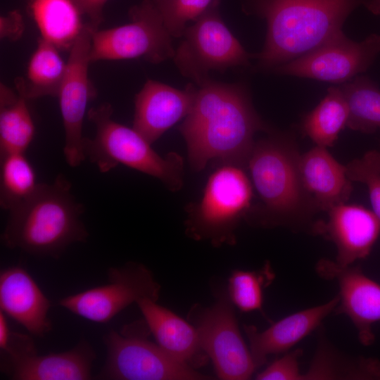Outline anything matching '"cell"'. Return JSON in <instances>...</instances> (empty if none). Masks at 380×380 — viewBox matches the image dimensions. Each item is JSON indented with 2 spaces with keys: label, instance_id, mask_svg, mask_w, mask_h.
Returning a JSON list of instances; mask_svg holds the SVG:
<instances>
[{
  "label": "cell",
  "instance_id": "11",
  "mask_svg": "<svg viewBox=\"0 0 380 380\" xmlns=\"http://www.w3.org/2000/svg\"><path fill=\"white\" fill-rule=\"evenodd\" d=\"M96 353L81 339L72 349L39 355L27 334L11 331L5 350L1 351V372L13 380H89Z\"/></svg>",
  "mask_w": 380,
  "mask_h": 380
},
{
  "label": "cell",
  "instance_id": "34",
  "mask_svg": "<svg viewBox=\"0 0 380 380\" xmlns=\"http://www.w3.org/2000/svg\"><path fill=\"white\" fill-rule=\"evenodd\" d=\"M1 38L15 40L20 37L24 30V24L21 14L13 11L0 19Z\"/></svg>",
  "mask_w": 380,
  "mask_h": 380
},
{
  "label": "cell",
  "instance_id": "25",
  "mask_svg": "<svg viewBox=\"0 0 380 380\" xmlns=\"http://www.w3.org/2000/svg\"><path fill=\"white\" fill-rule=\"evenodd\" d=\"M27 99L1 85L0 155L25 153L31 144L35 127Z\"/></svg>",
  "mask_w": 380,
  "mask_h": 380
},
{
  "label": "cell",
  "instance_id": "29",
  "mask_svg": "<svg viewBox=\"0 0 380 380\" xmlns=\"http://www.w3.org/2000/svg\"><path fill=\"white\" fill-rule=\"evenodd\" d=\"M269 263L255 271L235 270L228 282V296L241 311H262L263 290L274 279Z\"/></svg>",
  "mask_w": 380,
  "mask_h": 380
},
{
  "label": "cell",
  "instance_id": "21",
  "mask_svg": "<svg viewBox=\"0 0 380 380\" xmlns=\"http://www.w3.org/2000/svg\"><path fill=\"white\" fill-rule=\"evenodd\" d=\"M304 186L318 211L327 212L349 199L353 186L346 165L340 164L327 148L316 146L300 158Z\"/></svg>",
  "mask_w": 380,
  "mask_h": 380
},
{
  "label": "cell",
  "instance_id": "5",
  "mask_svg": "<svg viewBox=\"0 0 380 380\" xmlns=\"http://www.w3.org/2000/svg\"><path fill=\"white\" fill-rule=\"evenodd\" d=\"M113 111L108 103L88 110L96 134L93 139L84 138L85 158L102 173L122 164L158 179L171 191L180 190L184 180L182 157L174 151L160 156L133 127L115 121Z\"/></svg>",
  "mask_w": 380,
  "mask_h": 380
},
{
  "label": "cell",
  "instance_id": "6",
  "mask_svg": "<svg viewBox=\"0 0 380 380\" xmlns=\"http://www.w3.org/2000/svg\"><path fill=\"white\" fill-rule=\"evenodd\" d=\"M252 198L251 181L244 167L222 163L209 177L200 201L187 207L186 232L215 246L233 244L234 231L249 213Z\"/></svg>",
  "mask_w": 380,
  "mask_h": 380
},
{
  "label": "cell",
  "instance_id": "2",
  "mask_svg": "<svg viewBox=\"0 0 380 380\" xmlns=\"http://www.w3.org/2000/svg\"><path fill=\"white\" fill-rule=\"evenodd\" d=\"M83 211L69 180L58 175L51 183H39L27 199L8 211L1 241L32 255L58 258L71 244L87 241Z\"/></svg>",
  "mask_w": 380,
  "mask_h": 380
},
{
  "label": "cell",
  "instance_id": "26",
  "mask_svg": "<svg viewBox=\"0 0 380 380\" xmlns=\"http://www.w3.org/2000/svg\"><path fill=\"white\" fill-rule=\"evenodd\" d=\"M349 108L340 87H331L320 103L304 118L303 130L316 144L333 146L340 132L347 127Z\"/></svg>",
  "mask_w": 380,
  "mask_h": 380
},
{
  "label": "cell",
  "instance_id": "17",
  "mask_svg": "<svg viewBox=\"0 0 380 380\" xmlns=\"http://www.w3.org/2000/svg\"><path fill=\"white\" fill-rule=\"evenodd\" d=\"M196 92L192 84L179 90L148 80L136 95L132 127L152 144L189 113Z\"/></svg>",
  "mask_w": 380,
  "mask_h": 380
},
{
  "label": "cell",
  "instance_id": "35",
  "mask_svg": "<svg viewBox=\"0 0 380 380\" xmlns=\"http://www.w3.org/2000/svg\"><path fill=\"white\" fill-rule=\"evenodd\" d=\"M11 331L6 314L0 310V350L6 349L8 343Z\"/></svg>",
  "mask_w": 380,
  "mask_h": 380
},
{
  "label": "cell",
  "instance_id": "3",
  "mask_svg": "<svg viewBox=\"0 0 380 380\" xmlns=\"http://www.w3.org/2000/svg\"><path fill=\"white\" fill-rule=\"evenodd\" d=\"M300 158L291 134L272 130L255 141L247 167L262 202L257 213L260 224L300 227L318 212L302 181Z\"/></svg>",
  "mask_w": 380,
  "mask_h": 380
},
{
  "label": "cell",
  "instance_id": "12",
  "mask_svg": "<svg viewBox=\"0 0 380 380\" xmlns=\"http://www.w3.org/2000/svg\"><path fill=\"white\" fill-rule=\"evenodd\" d=\"M88 23L70 47L65 75L57 96L62 116L66 163L77 167L86 159L82 127L87 106L96 92L89 77L91 34Z\"/></svg>",
  "mask_w": 380,
  "mask_h": 380
},
{
  "label": "cell",
  "instance_id": "14",
  "mask_svg": "<svg viewBox=\"0 0 380 380\" xmlns=\"http://www.w3.org/2000/svg\"><path fill=\"white\" fill-rule=\"evenodd\" d=\"M195 327L220 379L245 380L252 376L257 367L241 335L228 294L223 292L213 305L202 310Z\"/></svg>",
  "mask_w": 380,
  "mask_h": 380
},
{
  "label": "cell",
  "instance_id": "28",
  "mask_svg": "<svg viewBox=\"0 0 380 380\" xmlns=\"http://www.w3.org/2000/svg\"><path fill=\"white\" fill-rule=\"evenodd\" d=\"M0 179V205L8 211L27 199L39 184L25 153L1 156Z\"/></svg>",
  "mask_w": 380,
  "mask_h": 380
},
{
  "label": "cell",
  "instance_id": "30",
  "mask_svg": "<svg viewBox=\"0 0 380 380\" xmlns=\"http://www.w3.org/2000/svg\"><path fill=\"white\" fill-rule=\"evenodd\" d=\"M167 32L182 37L186 23L196 20L212 5L213 0H153Z\"/></svg>",
  "mask_w": 380,
  "mask_h": 380
},
{
  "label": "cell",
  "instance_id": "22",
  "mask_svg": "<svg viewBox=\"0 0 380 380\" xmlns=\"http://www.w3.org/2000/svg\"><path fill=\"white\" fill-rule=\"evenodd\" d=\"M30 9L41 38L59 49H70L85 26L72 0H30Z\"/></svg>",
  "mask_w": 380,
  "mask_h": 380
},
{
  "label": "cell",
  "instance_id": "16",
  "mask_svg": "<svg viewBox=\"0 0 380 380\" xmlns=\"http://www.w3.org/2000/svg\"><path fill=\"white\" fill-rule=\"evenodd\" d=\"M327 219L311 229L336 246V262L342 266L366 258L380 235V220L363 206L342 203L327 212Z\"/></svg>",
  "mask_w": 380,
  "mask_h": 380
},
{
  "label": "cell",
  "instance_id": "23",
  "mask_svg": "<svg viewBox=\"0 0 380 380\" xmlns=\"http://www.w3.org/2000/svg\"><path fill=\"white\" fill-rule=\"evenodd\" d=\"M329 379L380 380V360L343 355L319 336L312 361L301 380Z\"/></svg>",
  "mask_w": 380,
  "mask_h": 380
},
{
  "label": "cell",
  "instance_id": "13",
  "mask_svg": "<svg viewBox=\"0 0 380 380\" xmlns=\"http://www.w3.org/2000/svg\"><path fill=\"white\" fill-rule=\"evenodd\" d=\"M379 53V35L373 34L363 41L355 42L342 32L272 70L282 75L343 84L366 71Z\"/></svg>",
  "mask_w": 380,
  "mask_h": 380
},
{
  "label": "cell",
  "instance_id": "32",
  "mask_svg": "<svg viewBox=\"0 0 380 380\" xmlns=\"http://www.w3.org/2000/svg\"><path fill=\"white\" fill-rule=\"evenodd\" d=\"M302 353L300 349L287 352L258 374L255 379L301 380L303 373L299 367V357Z\"/></svg>",
  "mask_w": 380,
  "mask_h": 380
},
{
  "label": "cell",
  "instance_id": "27",
  "mask_svg": "<svg viewBox=\"0 0 380 380\" xmlns=\"http://www.w3.org/2000/svg\"><path fill=\"white\" fill-rule=\"evenodd\" d=\"M340 88L349 108L347 127L367 134L380 130V89L376 84L358 75Z\"/></svg>",
  "mask_w": 380,
  "mask_h": 380
},
{
  "label": "cell",
  "instance_id": "8",
  "mask_svg": "<svg viewBox=\"0 0 380 380\" xmlns=\"http://www.w3.org/2000/svg\"><path fill=\"white\" fill-rule=\"evenodd\" d=\"M173 58L181 73L196 84L210 79L212 70L249 65V54L211 5L196 23L186 27Z\"/></svg>",
  "mask_w": 380,
  "mask_h": 380
},
{
  "label": "cell",
  "instance_id": "36",
  "mask_svg": "<svg viewBox=\"0 0 380 380\" xmlns=\"http://www.w3.org/2000/svg\"><path fill=\"white\" fill-rule=\"evenodd\" d=\"M365 4L371 12L380 15V0H369L365 2Z\"/></svg>",
  "mask_w": 380,
  "mask_h": 380
},
{
  "label": "cell",
  "instance_id": "7",
  "mask_svg": "<svg viewBox=\"0 0 380 380\" xmlns=\"http://www.w3.org/2000/svg\"><path fill=\"white\" fill-rule=\"evenodd\" d=\"M127 325L118 332L109 331L103 337L107 358L97 379L108 380H203L211 379L177 360L158 343L146 337L147 324Z\"/></svg>",
  "mask_w": 380,
  "mask_h": 380
},
{
  "label": "cell",
  "instance_id": "4",
  "mask_svg": "<svg viewBox=\"0 0 380 380\" xmlns=\"http://www.w3.org/2000/svg\"><path fill=\"white\" fill-rule=\"evenodd\" d=\"M362 1L260 0L267 32L263 49L255 56L260 66L273 69L340 34L348 15Z\"/></svg>",
  "mask_w": 380,
  "mask_h": 380
},
{
  "label": "cell",
  "instance_id": "20",
  "mask_svg": "<svg viewBox=\"0 0 380 380\" xmlns=\"http://www.w3.org/2000/svg\"><path fill=\"white\" fill-rule=\"evenodd\" d=\"M156 301L146 298L136 304L157 343L170 356L194 369L203 366L209 357L196 327Z\"/></svg>",
  "mask_w": 380,
  "mask_h": 380
},
{
  "label": "cell",
  "instance_id": "24",
  "mask_svg": "<svg viewBox=\"0 0 380 380\" xmlns=\"http://www.w3.org/2000/svg\"><path fill=\"white\" fill-rule=\"evenodd\" d=\"M58 48L40 38L27 65L25 78L15 81L16 91L27 100L57 97L66 69Z\"/></svg>",
  "mask_w": 380,
  "mask_h": 380
},
{
  "label": "cell",
  "instance_id": "18",
  "mask_svg": "<svg viewBox=\"0 0 380 380\" xmlns=\"http://www.w3.org/2000/svg\"><path fill=\"white\" fill-rule=\"evenodd\" d=\"M51 304L28 271L21 265L0 272V310L30 334L44 337L52 329Z\"/></svg>",
  "mask_w": 380,
  "mask_h": 380
},
{
  "label": "cell",
  "instance_id": "15",
  "mask_svg": "<svg viewBox=\"0 0 380 380\" xmlns=\"http://www.w3.org/2000/svg\"><path fill=\"white\" fill-rule=\"evenodd\" d=\"M316 270L320 277L337 282L339 302L336 312L350 318L362 345H372L375 340L372 327L380 321V284L359 266H342L327 259L320 260Z\"/></svg>",
  "mask_w": 380,
  "mask_h": 380
},
{
  "label": "cell",
  "instance_id": "1",
  "mask_svg": "<svg viewBox=\"0 0 380 380\" xmlns=\"http://www.w3.org/2000/svg\"><path fill=\"white\" fill-rule=\"evenodd\" d=\"M197 85L193 106L179 127L191 169L200 172L213 160L247 167L255 134L272 129L242 85L210 79Z\"/></svg>",
  "mask_w": 380,
  "mask_h": 380
},
{
  "label": "cell",
  "instance_id": "9",
  "mask_svg": "<svg viewBox=\"0 0 380 380\" xmlns=\"http://www.w3.org/2000/svg\"><path fill=\"white\" fill-rule=\"evenodd\" d=\"M129 15V23L93 30L91 62L143 58L156 64L174 57L172 37L153 1H145L132 8Z\"/></svg>",
  "mask_w": 380,
  "mask_h": 380
},
{
  "label": "cell",
  "instance_id": "19",
  "mask_svg": "<svg viewBox=\"0 0 380 380\" xmlns=\"http://www.w3.org/2000/svg\"><path fill=\"white\" fill-rule=\"evenodd\" d=\"M338 302L337 295L325 303L289 315L262 331L253 325H244L256 367L263 365L269 355L287 352L305 338L335 311Z\"/></svg>",
  "mask_w": 380,
  "mask_h": 380
},
{
  "label": "cell",
  "instance_id": "31",
  "mask_svg": "<svg viewBox=\"0 0 380 380\" xmlns=\"http://www.w3.org/2000/svg\"><path fill=\"white\" fill-rule=\"evenodd\" d=\"M350 180L365 184L368 189L374 213L380 220V151H367L346 165Z\"/></svg>",
  "mask_w": 380,
  "mask_h": 380
},
{
  "label": "cell",
  "instance_id": "10",
  "mask_svg": "<svg viewBox=\"0 0 380 380\" xmlns=\"http://www.w3.org/2000/svg\"><path fill=\"white\" fill-rule=\"evenodd\" d=\"M108 278V284L64 297L58 305L85 319L105 324L141 299L158 300L160 286L142 264L110 267Z\"/></svg>",
  "mask_w": 380,
  "mask_h": 380
},
{
  "label": "cell",
  "instance_id": "33",
  "mask_svg": "<svg viewBox=\"0 0 380 380\" xmlns=\"http://www.w3.org/2000/svg\"><path fill=\"white\" fill-rule=\"evenodd\" d=\"M83 15L88 18V23L94 29L103 20V8L108 0H72Z\"/></svg>",
  "mask_w": 380,
  "mask_h": 380
}]
</instances>
